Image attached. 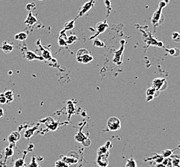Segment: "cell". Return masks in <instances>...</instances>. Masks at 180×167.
I'll return each instance as SVG.
<instances>
[{
    "label": "cell",
    "instance_id": "obj_24",
    "mask_svg": "<svg viewBox=\"0 0 180 167\" xmlns=\"http://www.w3.org/2000/svg\"><path fill=\"white\" fill-rule=\"evenodd\" d=\"M77 36H76L74 35H71L70 36L67 37V45H72V44H73L76 41H77Z\"/></svg>",
    "mask_w": 180,
    "mask_h": 167
},
{
    "label": "cell",
    "instance_id": "obj_8",
    "mask_svg": "<svg viewBox=\"0 0 180 167\" xmlns=\"http://www.w3.org/2000/svg\"><path fill=\"white\" fill-rule=\"evenodd\" d=\"M109 153H108L107 154H103V155H99L97 157V163L100 167H107L109 165V162H108L107 157L108 156H109Z\"/></svg>",
    "mask_w": 180,
    "mask_h": 167
},
{
    "label": "cell",
    "instance_id": "obj_29",
    "mask_svg": "<svg viewBox=\"0 0 180 167\" xmlns=\"http://www.w3.org/2000/svg\"><path fill=\"white\" fill-rule=\"evenodd\" d=\"M7 102V99L4 93L0 94V104H5Z\"/></svg>",
    "mask_w": 180,
    "mask_h": 167
},
{
    "label": "cell",
    "instance_id": "obj_23",
    "mask_svg": "<svg viewBox=\"0 0 180 167\" xmlns=\"http://www.w3.org/2000/svg\"><path fill=\"white\" fill-rule=\"evenodd\" d=\"M93 45L94 46H96L98 48H103L105 46V43H104L103 41L101 40H99L98 38H95L94 42H93Z\"/></svg>",
    "mask_w": 180,
    "mask_h": 167
},
{
    "label": "cell",
    "instance_id": "obj_11",
    "mask_svg": "<svg viewBox=\"0 0 180 167\" xmlns=\"http://www.w3.org/2000/svg\"><path fill=\"white\" fill-rule=\"evenodd\" d=\"M20 138H21V135L18 132V131H14L12 133L9 137H8V141H9L10 144H15L19 140Z\"/></svg>",
    "mask_w": 180,
    "mask_h": 167
},
{
    "label": "cell",
    "instance_id": "obj_28",
    "mask_svg": "<svg viewBox=\"0 0 180 167\" xmlns=\"http://www.w3.org/2000/svg\"><path fill=\"white\" fill-rule=\"evenodd\" d=\"M5 153L6 157H8L9 156H13V154L14 152H13V149H10V148H9V147H8L7 149H5Z\"/></svg>",
    "mask_w": 180,
    "mask_h": 167
},
{
    "label": "cell",
    "instance_id": "obj_19",
    "mask_svg": "<svg viewBox=\"0 0 180 167\" xmlns=\"http://www.w3.org/2000/svg\"><path fill=\"white\" fill-rule=\"evenodd\" d=\"M4 94H5V97L7 99V102H11L13 101V100H14V93H13V91H11V90L7 91L6 92L4 93Z\"/></svg>",
    "mask_w": 180,
    "mask_h": 167
},
{
    "label": "cell",
    "instance_id": "obj_22",
    "mask_svg": "<svg viewBox=\"0 0 180 167\" xmlns=\"http://www.w3.org/2000/svg\"><path fill=\"white\" fill-rule=\"evenodd\" d=\"M14 167H25V156L16 161Z\"/></svg>",
    "mask_w": 180,
    "mask_h": 167
},
{
    "label": "cell",
    "instance_id": "obj_31",
    "mask_svg": "<svg viewBox=\"0 0 180 167\" xmlns=\"http://www.w3.org/2000/svg\"><path fill=\"white\" fill-rule=\"evenodd\" d=\"M3 115H4V111L3 109L0 108V118L3 116Z\"/></svg>",
    "mask_w": 180,
    "mask_h": 167
},
{
    "label": "cell",
    "instance_id": "obj_1",
    "mask_svg": "<svg viewBox=\"0 0 180 167\" xmlns=\"http://www.w3.org/2000/svg\"><path fill=\"white\" fill-rule=\"evenodd\" d=\"M76 60L79 63L88 64L93 61V57L89 51L85 48H81L76 53Z\"/></svg>",
    "mask_w": 180,
    "mask_h": 167
},
{
    "label": "cell",
    "instance_id": "obj_25",
    "mask_svg": "<svg viewBox=\"0 0 180 167\" xmlns=\"http://www.w3.org/2000/svg\"><path fill=\"white\" fill-rule=\"evenodd\" d=\"M55 167H69V165H67L66 163L63 161L62 160H59L56 162Z\"/></svg>",
    "mask_w": 180,
    "mask_h": 167
},
{
    "label": "cell",
    "instance_id": "obj_14",
    "mask_svg": "<svg viewBox=\"0 0 180 167\" xmlns=\"http://www.w3.org/2000/svg\"><path fill=\"white\" fill-rule=\"evenodd\" d=\"M61 160L65 163H66L69 165L77 163L78 161V159H76V157H73V156H64L63 157H62Z\"/></svg>",
    "mask_w": 180,
    "mask_h": 167
},
{
    "label": "cell",
    "instance_id": "obj_27",
    "mask_svg": "<svg viewBox=\"0 0 180 167\" xmlns=\"http://www.w3.org/2000/svg\"><path fill=\"white\" fill-rule=\"evenodd\" d=\"M104 3H105V6L107 9L108 15H109L110 14V10H111V3L110 1V0H104Z\"/></svg>",
    "mask_w": 180,
    "mask_h": 167
},
{
    "label": "cell",
    "instance_id": "obj_10",
    "mask_svg": "<svg viewBox=\"0 0 180 167\" xmlns=\"http://www.w3.org/2000/svg\"><path fill=\"white\" fill-rule=\"evenodd\" d=\"M37 22H38V19H36V18L34 16L33 13H32V12H29V15H28L25 21H24V23L26 24V25L28 26H32Z\"/></svg>",
    "mask_w": 180,
    "mask_h": 167
},
{
    "label": "cell",
    "instance_id": "obj_17",
    "mask_svg": "<svg viewBox=\"0 0 180 167\" xmlns=\"http://www.w3.org/2000/svg\"><path fill=\"white\" fill-rule=\"evenodd\" d=\"M38 129V126H36L35 127H33V128L27 130L26 132L25 133V134H24V137H25L27 139L30 138L32 136H33L34 133H35V131L36 130Z\"/></svg>",
    "mask_w": 180,
    "mask_h": 167
},
{
    "label": "cell",
    "instance_id": "obj_16",
    "mask_svg": "<svg viewBox=\"0 0 180 167\" xmlns=\"http://www.w3.org/2000/svg\"><path fill=\"white\" fill-rule=\"evenodd\" d=\"M75 21H76V19L65 23V25H64V30L68 31V30H73L75 26Z\"/></svg>",
    "mask_w": 180,
    "mask_h": 167
},
{
    "label": "cell",
    "instance_id": "obj_13",
    "mask_svg": "<svg viewBox=\"0 0 180 167\" xmlns=\"http://www.w3.org/2000/svg\"><path fill=\"white\" fill-rule=\"evenodd\" d=\"M1 49L3 51L4 53H9L14 50V46L7 42H4L1 46Z\"/></svg>",
    "mask_w": 180,
    "mask_h": 167
},
{
    "label": "cell",
    "instance_id": "obj_9",
    "mask_svg": "<svg viewBox=\"0 0 180 167\" xmlns=\"http://www.w3.org/2000/svg\"><path fill=\"white\" fill-rule=\"evenodd\" d=\"M25 56L27 60L29 61H32L34 60H39V61L44 60V59L42 57V56H38V55H37L32 51H27L25 52Z\"/></svg>",
    "mask_w": 180,
    "mask_h": 167
},
{
    "label": "cell",
    "instance_id": "obj_26",
    "mask_svg": "<svg viewBox=\"0 0 180 167\" xmlns=\"http://www.w3.org/2000/svg\"><path fill=\"white\" fill-rule=\"evenodd\" d=\"M27 167H40V166L38 164V163L37 162L36 160V158L33 157V159H32L30 163L28 165Z\"/></svg>",
    "mask_w": 180,
    "mask_h": 167
},
{
    "label": "cell",
    "instance_id": "obj_2",
    "mask_svg": "<svg viewBox=\"0 0 180 167\" xmlns=\"http://www.w3.org/2000/svg\"><path fill=\"white\" fill-rule=\"evenodd\" d=\"M37 46L39 47V48L40 49L42 53V57L44 59V60H47L51 62L54 64L56 65L57 64V61L56 60V59H54L52 56V54L50 53V51L49 49L45 48H44L41 44V42H40V40H38L36 42Z\"/></svg>",
    "mask_w": 180,
    "mask_h": 167
},
{
    "label": "cell",
    "instance_id": "obj_21",
    "mask_svg": "<svg viewBox=\"0 0 180 167\" xmlns=\"http://www.w3.org/2000/svg\"><path fill=\"white\" fill-rule=\"evenodd\" d=\"M125 167H138V165L134 159L131 157L127 160Z\"/></svg>",
    "mask_w": 180,
    "mask_h": 167
},
{
    "label": "cell",
    "instance_id": "obj_5",
    "mask_svg": "<svg viewBox=\"0 0 180 167\" xmlns=\"http://www.w3.org/2000/svg\"><path fill=\"white\" fill-rule=\"evenodd\" d=\"M95 4V1L94 0H89V1L86 2L84 5L82 6L81 10H80L79 12V14L78 16L76 17V19L77 18H78L79 17H81V16H83V15L86 14L87 12H89L92 8H93L94 5Z\"/></svg>",
    "mask_w": 180,
    "mask_h": 167
},
{
    "label": "cell",
    "instance_id": "obj_12",
    "mask_svg": "<svg viewBox=\"0 0 180 167\" xmlns=\"http://www.w3.org/2000/svg\"><path fill=\"white\" fill-rule=\"evenodd\" d=\"M75 140L77 141L79 143H81V144L84 145L85 143H86V141H87L89 139L87 137H85L84 134L81 132V130H80L79 132L77 133V134L75 136Z\"/></svg>",
    "mask_w": 180,
    "mask_h": 167
},
{
    "label": "cell",
    "instance_id": "obj_30",
    "mask_svg": "<svg viewBox=\"0 0 180 167\" xmlns=\"http://www.w3.org/2000/svg\"><path fill=\"white\" fill-rule=\"evenodd\" d=\"M180 38V34L178 32H174L173 34V39L175 42H180L178 38Z\"/></svg>",
    "mask_w": 180,
    "mask_h": 167
},
{
    "label": "cell",
    "instance_id": "obj_32",
    "mask_svg": "<svg viewBox=\"0 0 180 167\" xmlns=\"http://www.w3.org/2000/svg\"><path fill=\"white\" fill-rule=\"evenodd\" d=\"M39 1H42V0H39Z\"/></svg>",
    "mask_w": 180,
    "mask_h": 167
},
{
    "label": "cell",
    "instance_id": "obj_6",
    "mask_svg": "<svg viewBox=\"0 0 180 167\" xmlns=\"http://www.w3.org/2000/svg\"><path fill=\"white\" fill-rule=\"evenodd\" d=\"M108 27H109V25H108L106 21L103 22L98 23L96 26V34L94 35H93V36L90 37V39H95L97 36H98L100 34L104 32V31L107 30Z\"/></svg>",
    "mask_w": 180,
    "mask_h": 167
},
{
    "label": "cell",
    "instance_id": "obj_15",
    "mask_svg": "<svg viewBox=\"0 0 180 167\" xmlns=\"http://www.w3.org/2000/svg\"><path fill=\"white\" fill-rule=\"evenodd\" d=\"M28 37V35L25 31H20L14 35V39L16 40L19 41H25Z\"/></svg>",
    "mask_w": 180,
    "mask_h": 167
},
{
    "label": "cell",
    "instance_id": "obj_4",
    "mask_svg": "<svg viewBox=\"0 0 180 167\" xmlns=\"http://www.w3.org/2000/svg\"><path fill=\"white\" fill-rule=\"evenodd\" d=\"M153 87L158 91H161L166 89L167 87V82L166 79L163 78H156L153 82Z\"/></svg>",
    "mask_w": 180,
    "mask_h": 167
},
{
    "label": "cell",
    "instance_id": "obj_18",
    "mask_svg": "<svg viewBox=\"0 0 180 167\" xmlns=\"http://www.w3.org/2000/svg\"><path fill=\"white\" fill-rule=\"evenodd\" d=\"M75 109H76V108H75L74 105L73 104V102L69 101L67 103V113L69 115V117L71 116V115L73 114L75 112Z\"/></svg>",
    "mask_w": 180,
    "mask_h": 167
},
{
    "label": "cell",
    "instance_id": "obj_3",
    "mask_svg": "<svg viewBox=\"0 0 180 167\" xmlns=\"http://www.w3.org/2000/svg\"><path fill=\"white\" fill-rule=\"evenodd\" d=\"M107 127L112 131H118L121 129V122L117 117L112 116L107 121Z\"/></svg>",
    "mask_w": 180,
    "mask_h": 167
},
{
    "label": "cell",
    "instance_id": "obj_7",
    "mask_svg": "<svg viewBox=\"0 0 180 167\" xmlns=\"http://www.w3.org/2000/svg\"><path fill=\"white\" fill-rule=\"evenodd\" d=\"M147 102L151 101L153 99H154L155 97H157L159 96V91L156 90L153 87H151L150 88L147 89Z\"/></svg>",
    "mask_w": 180,
    "mask_h": 167
},
{
    "label": "cell",
    "instance_id": "obj_20",
    "mask_svg": "<svg viewBox=\"0 0 180 167\" xmlns=\"http://www.w3.org/2000/svg\"><path fill=\"white\" fill-rule=\"evenodd\" d=\"M109 147L107 146V144L105 145L101 146L98 150V156H99V155H103V154H105L108 153L109 152Z\"/></svg>",
    "mask_w": 180,
    "mask_h": 167
}]
</instances>
